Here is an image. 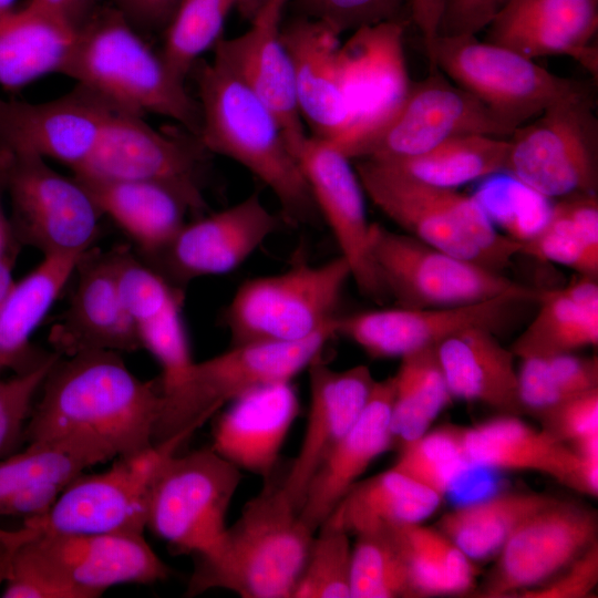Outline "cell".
Here are the masks:
<instances>
[{"label":"cell","instance_id":"obj_33","mask_svg":"<svg viewBox=\"0 0 598 598\" xmlns=\"http://www.w3.org/2000/svg\"><path fill=\"white\" fill-rule=\"evenodd\" d=\"M89 192L102 215L109 216L150 261L185 225L192 214L173 189L143 181L74 176Z\"/></svg>","mask_w":598,"mask_h":598},{"label":"cell","instance_id":"obj_48","mask_svg":"<svg viewBox=\"0 0 598 598\" xmlns=\"http://www.w3.org/2000/svg\"><path fill=\"white\" fill-rule=\"evenodd\" d=\"M61 358L55 352L35 368L0 378V458L12 454L24 441V430L32 411V401L54 363Z\"/></svg>","mask_w":598,"mask_h":598},{"label":"cell","instance_id":"obj_49","mask_svg":"<svg viewBox=\"0 0 598 598\" xmlns=\"http://www.w3.org/2000/svg\"><path fill=\"white\" fill-rule=\"evenodd\" d=\"M182 307L183 301L176 302L137 327L142 348L152 353L162 368L161 388L175 382L194 361Z\"/></svg>","mask_w":598,"mask_h":598},{"label":"cell","instance_id":"obj_29","mask_svg":"<svg viewBox=\"0 0 598 598\" xmlns=\"http://www.w3.org/2000/svg\"><path fill=\"white\" fill-rule=\"evenodd\" d=\"M291 58L296 97L302 121L312 135L336 142L348 123L339 62L340 35L306 17L281 27Z\"/></svg>","mask_w":598,"mask_h":598},{"label":"cell","instance_id":"obj_41","mask_svg":"<svg viewBox=\"0 0 598 598\" xmlns=\"http://www.w3.org/2000/svg\"><path fill=\"white\" fill-rule=\"evenodd\" d=\"M508 151L506 137L470 134L448 140L417 156L380 163L429 185L455 189L505 171Z\"/></svg>","mask_w":598,"mask_h":598},{"label":"cell","instance_id":"obj_43","mask_svg":"<svg viewBox=\"0 0 598 598\" xmlns=\"http://www.w3.org/2000/svg\"><path fill=\"white\" fill-rule=\"evenodd\" d=\"M236 0H181L165 27L161 55L182 81L223 38L225 21Z\"/></svg>","mask_w":598,"mask_h":598},{"label":"cell","instance_id":"obj_14","mask_svg":"<svg viewBox=\"0 0 598 598\" xmlns=\"http://www.w3.org/2000/svg\"><path fill=\"white\" fill-rule=\"evenodd\" d=\"M208 152L198 136L182 132H162L147 124L142 115L115 110L87 159L74 176L143 181L161 184L176 192L190 213L206 210L202 178Z\"/></svg>","mask_w":598,"mask_h":598},{"label":"cell","instance_id":"obj_35","mask_svg":"<svg viewBox=\"0 0 598 598\" xmlns=\"http://www.w3.org/2000/svg\"><path fill=\"white\" fill-rule=\"evenodd\" d=\"M78 23L28 2L0 14V84L18 89L59 73L74 42Z\"/></svg>","mask_w":598,"mask_h":598},{"label":"cell","instance_id":"obj_16","mask_svg":"<svg viewBox=\"0 0 598 598\" xmlns=\"http://www.w3.org/2000/svg\"><path fill=\"white\" fill-rule=\"evenodd\" d=\"M399 20L362 27L340 45L348 123L332 144L350 159L379 134L402 106L411 87Z\"/></svg>","mask_w":598,"mask_h":598},{"label":"cell","instance_id":"obj_18","mask_svg":"<svg viewBox=\"0 0 598 598\" xmlns=\"http://www.w3.org/2000/svg\"><path fill=\"white\" fill-rule=\"evenodd\" d=\"M514 132L480 100L437 70L410 91L394 117L359 153L358 159L390 162L421 155L454 137Z\"/></svg>","mask_w":598,"mask_h":598},{"label":"cell","instance_id":"obj_31","mask_svg":"<svg viewBox=\"0 0 598 598\" xmlns=\"http://www.w3.org/2000/svg\"><path fill=\"white\" fill-rule=\"evenodd\" d=\"M106 461L102 452L78 441L28 443L0 458V516L42 515L84 470Z\"/></svg>","mask_w":598,"mask_h":598},{"label":"cell","instance_id":"obj_54","mask_svg":"<svg viewBox=\"0 0 598 598\" xmlns=\"http://www.w3.org/2000/svg\"><path fill=\"white\" fill-rule=\"evenodd\" d=\"M502 0H445L439 35H475L497 13Z\"/></svg>","mask_w":598,"mask_h":598},{"label":"cell","instance_id":"obj_25","mask_svg":"<svg viewBox=\"0 0 598 598\" xmlns=\"http://www.w3.org/2000/svg\"><path fill=\"white\" fill-rule=\"evenodd\" d=\"M488 27V42L534 60L568 55L597 74L598 0H508Z\"/></svg>","mask_w":598,"mask_h":598},{"label":"cell","instance_id":"obj_17","mask_svg":"<svg viewBox=\"0 0 598 598\" xmlns=\"http://www.w3.org/2000/svg\"><path fill=\"white\" fill-rule=\"evenodd\" d=\"M537 290L524 287L501 296L458 306L388 308L337 316L336 336L353 341L372 358H402L436 348L468 328L494 332L505 327L518 308L536 302Z\"/></svg>","mask_w":598,"mask_h":598},{"label":"cell","instance_id":"obj_20","mask_svg":"<svg viewBox=\"0 0 598 598\" xmlns=\"http://www.w3.org/2000/svg\"><path fill=\"white\" fill-rule=\"evenodd\" d=\"M115 110L80 84L48 102L0 99V147L53 158L75 171L95 148Z\"/></svg>","mask_w":598,"mask_h":598},{"label":"cell","instance_id":"obj_19","mask_svg":"<svg viewBox=\"0 0 598 598\" xmlns=\"http://www.w3.org/2000/svg\"><path fill=\"white\" fill-rule=\"evenodd\" d=\"M597 530L596 512L557 499L509 536L481 596L514 597L542 585L597 542Z\"/></svg>","mask_w":598,"mask_h":598},{"label":"cell","instance_id":"obj_36","mask_svg":"<svg viewBox=\"0 0 598 598\" xmlns=\"http://www.w3.org/2000/svg\"><path fill=\"white\" fill-rule=\"evenodd\" d=\"M442 499L435 492L391 467L355 482L323 523L357 536L422 523L436 512Z\"/></svg>","mask_w":598,"mask_h":598},{"label":"cell","instance_id":"obj_4","mask_svg":"<svg viewBox=\"0 0 598 598\" xmlns=\"http://www.w3.org/2000/svg\"><path fill=\"white\" fill-rule=\"evenodd\" d=\"M315 534L282 484H269L227 527L216 551L198 558L188 592L217 587L244 598H291Z\"/></svg>","mask_w":598,"mask_h":598},{"label":"cell","instance_id":"obj_62","mask_svg":"<svg viewBox=\"0 0 598 598\" xmlns=\"http://www.w3.org/2000/svg\"><path fill=\"white\" fill-rule=\"evenodd\" d=\"M16 0H0V14L13 10L12 6Z\"/></svg>","mask_w":598,"mask_h":598},{"label":"cell","instance_id":"obj_44","mask_svg":"<svg viewBox=\"0 0 598 598\" xmlns=\"http://www.w3.org/2000/svg\"><path fill=\"white\" fill-rule=\"evenodd\" d=\"M401 446L392 466L441 497L473 467L464 446V427L445 425L429 430Z\"/></svg>","mask_w":598,"mask_h":598},{"label":"cell","instance_id":"obj_22","mask_svg":"<svg viewBox=\"0 0 598 598\" xmlns=\"http://www.w3.org/2000/svg\"><path fill=\"white\" fill-rule=\"evenodd\" d=\"M310 187L318 213L328 224L359 290L372 298L385 293L377 278L370 256V227L364 192L355 168L337 147L309 136L296 152Z\"/></svg>","mask_w":598,"mask_h":598},{"label":"cell","instance_id":"obj_42","mask_svg":"<svg viewBox=\"0 0 598 598\" xmlns=\"http://www.w3.org/2000/svg\"><path fill=\"white\" fill-rule=\"evenodd\" d=\"M393 378L391 432L394 444L402 445L427 432L453 398L436 348L402 357Z\"/></svg>","mask_w":598,"mask_h":598},{"label":"cell","instance_id":"obj_3","mask_svg":"<svg viewBox=\"0 0 598 598\" xmlns=\"http://www.w3.org/2000/svg\"><path fill=\"white\" fill-rule=\"evenodd\" d=\"M118 110L158 114L198 136L197 100L115 8L78 24L74 42L60 69Z\"/></svg>","mask_w":598,"mask_h":598},{"label":"cell","instance_id":"obj_50","mask_svg":"<svg viewBox=\"0 0 598 598\" xmlns=\"http://www.w3.org/2000/svg\"><path fill=\"white\" fill-rule=\"evenodd\" d=\"M303 17L320 21L341 35L362 27L399 20L409 0H295Z\"/></svg>","mask_w":598,"mask_h":598},{"label":"cell","instance_id":"obj_2","mask_svg":"<svg viewBox=\"0 0 598 598\" xmlns=\"http://www.w3.org/2000/svg\"><path fill=\"white\" fill-rule=\"evenodd\" d=\"M193 70L198 138L206 151L231 158L261 181L289 221L313 219L318 209L310 187L275 114L216 59L199 61Z\"/></svg>","mask_w":598,"mask_h":598},{"label":"cell","instance_id":"obj_15","mask_svg":"<svg viewBox=\"0 0 598 598\" xmlns=\"http://www.w3.org/2000/svg\"><path fill=\"white\" fill-rule=\"evenodd\" d=\"M8 153L6 190L16 239L44 256L91 250L102 214L86 188L74 176L55 172L41 156Z\"/></svg>","mask_w":598,"mask_h":598},{"label":"cell","instance_id":"obj_11","mask_svg":"<svg viewBox=\"0 0 598 598\" xmlns=\"http://www.w3.org/2000/svg\"><path fill=\"white\" fill-rule=\"evenodd\" d=\"M188 437L116 457L104 472L80 474L45 513L24 519L22 528L30 534H143L156 473Z\"/></svg>","mask_w":598,"mask_h":598},{"label":"cell","instance_id":"obj_21","mask_svg":"<svg viewBox=\"0 0 598 598\" xmlns=\"http://www.w3.org/2000/svg\"><path fill=\"white\" fill-rule=\"evenodd\" d=\"M277 217L258 194L185 225L147 264L176 287L233 271L276 230ZM181 288V287H179Z\"/></svg>","mask_w":598,"mask_h":598},{"label":"cell","instance_id":"obj_24","mask_svg":"<svg viewBox=\"0 0 598 598\" xmlns=\"http://www.w3.org/2000/svg\"><path fill=\"white\" fill-rule=\"evenodd\" d=\"M69 306L49 331L53 352L73 357L91 351L134 352L138 331L116 288L111 251L91 249L79 260Z\"/></svg>","mask_w":598,"mask_h":598},{"label":"cell","instance_id":"obj_58","mask_svg":"<svg viewBox=\"0 0 598 598\" xmlns=\"http://www.w3.org/2000/svg\"><path fill=\"white\" fill-rule=\"evenodd\" d=\"M17 239L13 235L10 221H8L0 208V257L17 255Z\"/></svg>","mask_w":598,"mask_h":598},{"label":"cell","instance_id":"obj_26","mask_svg":"<svg viewBox=\"0 0 598 598\" xmlns=\"http://www.w3.org/2000/svg\"><path fill=\"white\" fill-rule=\"evenodd\" d=\"M310 406L301 446L282 487L299 509L317 470L364 409L375 379L365 365L334 370L320 360L308 367Z\"/></svg>","mask_w":598,"mask_h":598},{"label":"cell","instance_id":"obj_63","mask_svg":"<svg viewBox=\"0 0 598 598\" xmlns=\"http://www.w3.org/2000/svg\"><path fill=\"white\" fill-rule=\"evenodd\" d=\"M506 1H508V0H502L501 7H502ZM499 9H501V8H499Z\"/></svg>","mask_w":598,"mask_h":598},{"label":"cell","instance_id":"obj_55","mask_svg":"<svg viewBox=\"0 0 598 598\" xmlns=\"http://www.w3.org/2000/svg\"><path fill=\"white\" fill-rule=\"evenodd\" d=\"M135 28H165L181 0H113Z\"/></svg>","mask_w":598,"mask_h":598},{"label":"cell","instance_id":"obj_40","mask_svg":"<svg viewBox=\"0 0 598 598\" xmlns=\"http://www.w3.org/2000/svg\"><path fill=\"white\" fill-rule=\"evenodd\" d=\"M405 560L412 597L463 595L476 584L477 569L435 526H394Z\"/></svg>","mask_w":598,"mask_h":598},{"label":"cell","instance_id":"obj_45","mask_svg":"<svg viewBox=\"0 0 598 598\" xmlns=\"http://www.w3.org/2000/svg\"><path fill=\"white\" fill-rule=\"evenodd\" d=\"M355 537L350 598L412 597L408 568L394 526Z\"/></svg>","mask_w":598,"mask_h":598},{"label":"cell","instance_id":"obj_27","mask_svg":"<svg viewBox=\"0 0 598 598\" xmlns=\"http://www.w3.org/2000/svg\"><path fill=\"white\" fill-rule=\"evenodd\" d=\"M229 404L210 447L240 471L268 478L299 411L291 381L258 386Z\"/></svg>","mask_w":598,"mask_h":598},{"label":"cell","instance_id":"obj_12","mask_svg":"<svg viewBox=\"0 0 598 598\" xmlns=\"http://www.w3.org/2000/svg\"><path fill=\"white\" fill-rule=\"evenodd\" d=\"M508 141L505 171L540 196L596 193L598 121L587 89L555 102Z\"/></svg>","mask_w":598,"mask_h":598},{"label":"cell","instance_id":"obj_47","mask_svg":"<svg viewBox=\"0 0 598 598\" xmlns=\"http://www.w3.org/2000/svg\"><path fill=\"white\" fill-rule=\"evenodd\" d=\"M110 251L120 299L136 329L183 301L182 288L140 261L127 247L117 246Z\"/></svg>","mask_w":598,"mask_h":598},{"label":"cell","instance_id":"obj_8","mask_svg":"<svg viewBox=\"0 0 598 598\" xmlns=\"http://www.w3.org/2000/svg\"><path fill=\"white\" fill-rule=\"evenodd\" d=\"M350 279L348 262L338 256L246 280L225 312L233 344L295 342L315 336L332 324Z\"/></svg>","mask_w":598,"mask_h":598},{"label":"cell","instance_id":"obj_38","mask_svg":"<svg viewBox=\"0 0 598 598\" xmlns=\"http://www.w3.org/2000/svg\"><path fill=\"white\" fill-rule=\"evenodd\" d=\"M557 499L536 492H504L451 509L435 527L472 561H482L497 556L523 522Z\"/></svg>","mask_w":598,"mask_h":598},{"label":"cell","instance_id":"obj_7","mask_svg":"<svg viewBox=\"0 0 598 598\" xmlns=\"http://www.w3.org/2000/svg\"><path fill=\"white\" fill-rule=\"evenodd\" d=\"M9 567L33 569L73 598H96L116 585H147L169 575L143 534H30L22 527L0 528V577Z\"/></svg>","mask_w":598,"mask_h":598},{"label":"cell","instance_id":"obj_32","mask_svg":"<svg viewBox=\"0 0 598 598\" xmlns=\"http://www.w3.org/2000/svg\"><path fill=\"white\" fill-rule=\"evenodd\" d=\"M495 334L487 328L465 329L440 343L436 355L453 399L520 416L515 354Z\"/></svg>","mask_w":598,"mask_h":598},{"label":"cell","instance_id":"obj_34","mask_svg":"<svg viewBox=\"0 0 598 598\" xmlns=\"http://www.w3.org/2000/svg\"><path fill=\"white\" fill-rule=\"evenodd\" d=\"M83 255H49L0 303V372L29 371L50 353L33 350L30 338L75 272Z\"/></svg>","mask_w":598,"mask_h":598},{"label":"cell","instance_id":"obj_57","mask_svg":"<svg viewBox=\"0 0 598 598\" xmlns=\"http://www.w3.org/2000/svg\"><path fill=\"white\" fill-rule=\"evenodd\" d=\"M97 0H30L29 3L54 13L73 19V13L83 6L95 2Z\"/></svg>","mask_w":598,"mask_h":598},{"label":"cell","instance_id":"obj_37","mask_svg":"<svg viewBox=\"0 0 598 598\" xmlns=\"http://www.w3.org/2000/svg\"><path fill=\"white\" fill-rule=\"evenodd\" d=\"M536 302V315L511 348L515 357H545L597 346V279L579 275L564 288L539 291Z\"/></svg>","mask_w":598,"mask_h":598},{"label":"cell","instance_id":"obj_59","mask_svg":"<svg viewBox=\"0 0 598 598\" xmlns=\"http://www.w3.org/2000/svg\"><path fill=\"white\" fill-rule=\"evenodd\" d=\"M14 257L16 255H7L0 257V303L7 297L16 282L12 276Z\"/></svg>","mask_w":598,"mask_h":598},{"label":"cell","instance_id":"obj_9","mask_svg":"<svg viewBox=\"0 0 598 598\" xmlns=\"http://www.w3.org/2000/svg\"><path fill=\"white\" fill-rule=\"evenodd\" d=\"M240 481L241 471L212 447L172 454L152 484L146 528L175 551L210 556Z\"/></svg>","mask_w":598,"mask_h":598},{"label":"cell","instance_id":"obj_52","mask_svg":"<svg viewBox=\"0 0 598 598\" xmlns=\"http://www.w3.org/2000/svg\"><path fill=\"white\" fill-rule=\"evenodd\" d=\"M598 584V542L542 585L522 591L525 598H585Z\"/></svg>","mask_w":598,"mask_h":598},{"label":"cell","instance_id":"obj_30","mask_svg":"<svg viewBox=\"0 0 598 598\" xmlns=\"http://www.w3.org/2000/svg\"><path fill=\"white\" fill-rule=\"evenodd\" d=\"M464 446L472 466L537 472L586 494L576 452L545 430L528 425L519 415L501 414L464 427Z\"/></svg>","mask_w":598,"mask_h":598},{"label":"cell","instance_id":"obj_1","mask_svg":"<svg viewBox=\"0 0 598 598\" xmlns=\"http://www.w3.org/2000/svg\"><path fill=\"white\" fill-rule=\"evenodd\" d=\"M24 430L28 443L72 440L109 461L154 445L162 406L161 381H143L117 352L91 351L61 358L42 384Z\"/></svg>","mask_w":598,"mask_h":598},{"label":"cell","instance_id":"obj_39","mask_svg":"<svg viewBox=\"0 0 598 598\" xmlns=\"http://www.w3.org/2000/svg\"><path fill=\"white\" fill-rule=\"evenodd\" d=\"M520 252L569 267L580 276H598V200L596 193L560 198L545 223L526 240Z\"/></svg>","mask_w":598,"mask_h":598},{"label":"cell","instance_id":"obj_56","mask_svg":"<svg viewBox=\"0 0 598 598\" xmlns=\"http://www.w3.org/2000/svg\"><path fill=\"white\" fill-rule=\"evenodd\" d=\"M444 3L445 0H409L412 19L422 34L429 62L439 37Z\"/></svg>","mask_w":598,"mask_h":598},{"label":"cell","instance_id":"obj_61","mask_svg":"<svg viewBox=\"0 0 598 598\" xmlns=\"http://www.w3.org/2000/svg\"><path fill=\"white\" fill-rule=\"evenodd\" d=\"M9 153L0 147V194L6 190V174L8 166Z\"/></svg>","mask_w":598,"mask_h":598},{"label":"cell","instance_id":"obj_51","mask_svg":"<svg viewBox=\"0 0 598 598\" xmlns=\"http://www.w3.org/2000/svg\"><path fill=\"white\" fill-rule=\"evenodd\" d=\"M538 420L543 430L571 448L598 437V389L567 399Z\"/></svg>","mask_w":598,"mask_h":598},{"label":"cell","instance_id":"obj_23","mask_svg":"<svg viewBox=\"0 0 598 598\" xmlns=\"http://www.w3.org/2000/svg\"><path fill=\"white\" fill-rule=\"evenodd\" d=\"M287 1L271 0L250 21L247 31L221 38L214 48V59L269 107L296 155L308 134L298 109L291 58L281 34V14Z\"/></svg>","mask_w":598,"mask_h":598},{"label":"cell","instance_id":"obj_5","mask_svg":"<svg viewBox=\"0 0 598 598\" xmlns=\"http://www.w3.org/2000/svg\"><path fill=\"white\" fill-rule=\"evenodd\" d=\"M355 172L371 202L427 245L496 271L520 252V243L499 233L474 196L429 185L371 159H359Z\"/></svg>","mask_w":598,"mask_h":598},{"label":"cell","instance_id":"obj_28","mask_svg":"<svg viewBox=\"0 0 598 598\" xmlns=\"http://www.w3.org/2000/svg\"><path fill=\"white\" fill-rule=\"evenodd\" d=\"M393 394V375L375 380L361 414L311 478L299 515L313 532L368 466L394 445L391 432Z\"/></svg>","mask_w":598,"mask_h":598},{"label":"cell","instance_id":"obj_10","mask_svg":"<svg viewBox=\"0 0 598 598\" xmlns=\"http://www.w3.org/2000/svg\"><path fill=\"white\" fill-rule=\"evenodd\" d=\"M456 85L480 100L513 132L555 102L586 89L508 48L475 35H439L430 60Z\"/></svg>","mask_w":598,"mask_h":598},{"label":"cell","instance_id":"obj_53","mask_svg":"<svg viewBox=\"0 0 598 598\" xmlns=\"http://www.w3.org/2000/svg\"><path fill=\"white\" fill-rule=\"evenodd\" d=\"M540 358L548 381L564 400L598 389L597 357L568 352Z\"/></svg>","mask_w":598,"mask_h":598},{"label":"cell","instance_id":"obj_6","mask_svg":"<svg viewBox=\"0 0 598 598\" xmlns=\"http://www.w3.org/2000/svg\"><path fill=\"white\" fill-rule=\"evenodd\" d=\"M336 336L333 322L295 342L237 343L215 357L193 363L162 389L154 444L190 435L220 408L245 393L274 382L291 381L307 369Z\"/></svg>","mask_w":598,"mask_h":598},{"label":"cell","instance_id":"obj_13","mask_svg":"<svg viewBox=\"0 0 598 598\" xmlns=\"http://www.w3.org/2000/svg\"><path fill=\"white\" fill-rule=\"evenodd\" d=\"M369 245L377 278L399 307L466 305L525 287L499 271L379 224H371Z\"/></svg>","mask_w":598,"mask_h":598},{"label":"cell","instance_id":"obj_60","mask_svg":"<svg viewBox=\"0 0 598 598\" xmlns=\"http://www.w3.org/2000/svg\"><path fill=\"white\" fill-rule=\"evenodd\" d=\"M270 1L271 0H236L235 8L250 22Z\"/></svg>","mask_w":598,"mask_h":598},{"label":"cell","instance_id":"obj_46","mask_svg":"<svg viewBox=\"0 0 598 598\" xmlns=\"http://www.w3.org/2000/svg\"><path fill=\"white\" fill-rule=\"evenodd\" d=\"M317 533L291 598H350V535L326 523Z\"/></svg>","mask_w":598,"mask_h":598}]
</instances>
